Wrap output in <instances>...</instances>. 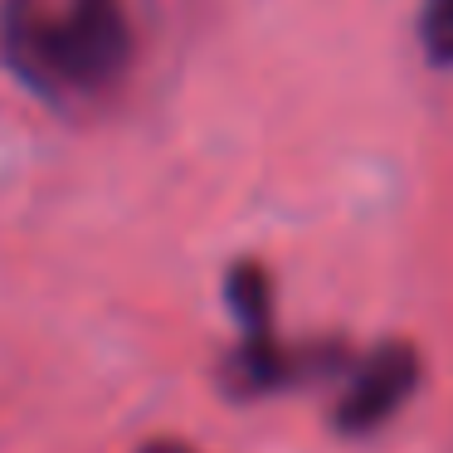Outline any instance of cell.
Returning <instances> with one entry per match:
<instances>
[{
  "instance_id": "obj_1",
  "label": "cell",
  "mask_w": 453,
  "mask_h": 453,
  "mask_svg": "<svg viewBox=\"0 0 453 453\" xmlns=\"http://www.w3.org/2000/svg\"><path fill=\"white\" fill-rule=\"evenodd\" d=\"M11 69L44 98H98L132 64L122 0H0Z\"/></svg>"
},
{
  "instance_id": "obj_2",
  "label": "cell",
  "mask_w": 453,
  "mask_h": 453,
  "mask_svg": "<svg viewBox=\"0 0 453 453\" xmlns=\"http://www.w3.org/2000/svg\"><path fill=\"white\" fill-rule=\"evenodd\" d=\"M414 385H419V356H414V346H404V342L380 346V351H371L356 365L351 385H346L342 404H336V424L346 434L380 429L414 395Z\"/></svg>"
},
{
  "instance_id": "obj_3",
  "label": "cell",
  "mask_w": 453,
  "mask_h": 453,
  "mask_svg": "<svg viewBox=\"0 0 453 453\" xmlns=\"http://www.w3.org/2000/svg\"><path fill=\"white\" fill-rule=\"evenodd\" d=\"M419 40L434 64H453V0H424Z\"/></svg>"
},
{
  "instance_id": "obj_4",
  "label": "cell",
  "mask_w": 453,
  "mask_h": 453,
  "mask_svg": "<svg viewBox=\"0 0 453 453\" xmlns=\"http://www.w3.org/2000/svg\"><path fill=\"white\" fill-rule=\"evenodd\" d=\"M142 453H196V449H186V443H171V439H161V443H147Z\"/></svg>"
}]
</instances>
